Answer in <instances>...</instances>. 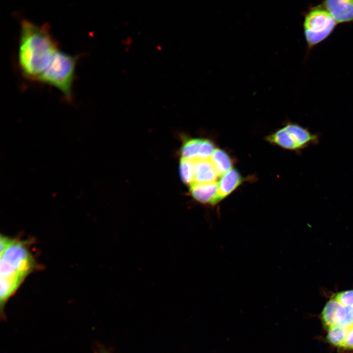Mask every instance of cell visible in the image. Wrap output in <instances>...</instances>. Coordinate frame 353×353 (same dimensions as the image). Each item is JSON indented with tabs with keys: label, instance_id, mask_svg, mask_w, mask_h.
I'll return each mask as SVG.
<instances>
[{
	"label": "cell",
	"instance_id": "obj_18",
	"mask_svg": "<svg viewBox=\"0 0 353 353\" xmlns=\"http://www.w3.org/2000/svg\"><path fill=\"white\" fill-rule=\"evenodd\" d=\"M96 353H109L105 349L101 347H98Z\"/></svg>",
	"mask_w": 353,
	"mask_h": 353
},
{
	"label": "cell",
	"instance_id": "obj_6",
	"mask_svg": "<svg viewBox=\"0 0 353 353\" xmlns=\"http://www.w3.org/2000/svg\"><path fill=\"white\" fill-rule=\"evenodd\" d=\"M214 150V144L208 139L190 138L183 143L180 154L181 158L192 160L208 159Z\"/></svg>",
	"mask_w": 353,
	"mask_h": 353
},
{
	"label": "cell",
	"instance_id": "obj_13",
	"mask_svg": "<svg viewBox=\"0 0 353 353\" xmlns=\"http://www.w3.org/2000/svg\"><path fill=\"white\" fill-rule=\"evenodd\" d=\"M328 329L327 335L328 341L335 346L342 347L348 333V328L334 325Z\"/></svg>",
	"mask_w": 353,
	"mask_h": 353
},
{
	"label": "cell",
	"instance_id": "obj_5",
	"mask_svg": "<svg viewBox=\"0 0 353 353\" xmlns=\"http://www.w3.org/2000/svg\"><path fill=\"white\" fill-rule=\"evenodd\" d=\"M267 139L285 149L297 151L316 144L319 141L317 134L295 123L287 124L269 136Z\"/></svg>",
	"mask_w": 353,
	"mask_h": 353
},
{
	"label": "cell",
	"instance_id": "obj_14",
	"mask_svg": "<svg viewBox=\"0 0 353 353\" xmlns=\"http://www.w3.org/2000/svg\"><path fill=\"white\" fill-rule=\"evenodd\" d=\"M179 174L181 180L190 186L195 182L194 160L181 158L179 163Z\"/></svg>",
	"mask_w": 353,
	"mask_h": 353
},
{
	"label": "cell",
	"instance_id": "obj_16",
	"mask_svg": "<svg viewBox=\"0 0 353 353\" xmlns=\"http://www.w3.org/2000/svg\"><path fill=\"white\" fill-rule=\"evenodd\" d=\"M344 306H353V290L339 292L333 297Z\"/></svg>",
	"mask_w": 353,
	"mask_h": 353
},
{
	"label": "cell",
	"instance_id": "obj_15",
	"mask_svg": "<svg viewBox=\"0 0 353 353\" xmlns=\"http://www.w3.org/2000/svg\"><path fill=\"white\" fill-rule=\"evenodd\" d=\"M335 324L349 328L353 326V306L338 307L335 316Z\"/></svg>",
	"mask_w": 353,
	"mask_h": 353
},
{
	"label": "cell",
	"instance_id": "obj_2",
	"mask_svg": "<svg viewBox=\"0 0 353 353\" xmlns=\"http://www.w3.org/2000/svg\"><path fill=\"white\" fill-rule=\"evenodd\" d=\"M35 260L23 241L13 239L0 253V311L5 319L4 308L27 276L35 269Z\"/></svg>",
	"mask_w": 353,
	"mask_h": 353
},
{
	"label": "cell",
	"instance_id": "obj_4",
	"mask_svg": "<svg viewBox=\"0 0 353 353\" xmlns=\"http://www.w3.org/2000/svg\"><path fill=\"white\" fill-rule=\"evenodd\" d=\"M337 24L330 14L321 4L308 7L304 13L303 23L307 51L309 52L328 38Z\"/></svg>",
	"mask_w": 353,
	"mask_h": 353
},
{
	"label": "cell",
	"instance_id": "obj_1",
	"mask_svg": "<svg viewBox=\"0 0 353 353\" xmlns=\"http://www.w3.org/2000/svg\"><path fill=\"white\" fill-rule=\"evenodd\" d=\"M59 50L47 25L39 26L27 20L22 21L18 60L26 77L37 81Z\"/></svg>",
	"mask_w": 353,
	"mask_h": 353
},
{
	"label": "cell",
	"instance_id": "obj_7",
	"mask_svg": "<svg viewBox=\"0 0 353 353\" xmlns=\"http://www.w3.org/2000/svg\"><path fill=\"white\" fill-rule=\"evenodd\" d=\"M321 4L337 24L353 23V0H328Z\"/></svg>",
	"mask_w": 353,
	"mask_h": 353
},
{
	"label": "cell",
	"instance_id": "obj_10",
	"mask_svg": "<svg viewBox=\"0 0 353 353\" xmlns=\"http://www.w3.org/2000/svg\"><path fill=\"white\" fill-rule=\"evenodd\" d=\"M194 171L196 183L215 182L219 176L209 159L194 160Z\"/></svg>",
	"mask_w": 353,
	"mask_h": 353
},
{
	"label": "cell",
	"instance_id": "obj_8",
	"mask_svg": "<svg viewBox=\"0 0 353 353\" xmlns=\"http://www.w3.org/2000/svg\"><path fill=\"white\" fill-rule=\"evenodd\" d=\"M243 181L239 172L235 169L222 175L218 183V190L214 205L217 204L231 193Z\"/></svg>",
	"mask_w": 353,
	"mask_h": 353
},
{
	"label": "cell",
	"instance_id": "obj_3",
	"mask_svg": "<svg viewBox=\"0 0 353 353\" xmlns=\"http://www.w3.org/2000/svg\"><path fill=\"white\" fill-rule=\"evenodd\" d=\"M77 57L60 50L37 81L48 84L59 89L66 100L72 99V84Z\"/></svg>",
	"mask_w": 353,
	"mask_h": 353
},
{
	"label": "cell",
	"instance_id": "obj_9",
	"mask_svg": "<svg viewBox=\"0 0 353 353\" xmlns=\"http://www.w3.org/2000/svg\"><path fill=\"white\" fill-rule=\"evenodd\" d=\"M218 183L195 182L189 186V192L193 198L202 204L214 205L217 193Z\"/></svg>",
	"mask_w": 353,
	"mask_h": 353
},
{
	"label": "cell",
	"instance_id": "obj_17",
	"mask_svg": "<svg viewBox=\"0 0 353 353\" xmlns=\"http://www.w3.org/2000/svg\"><path fill=\"white\" fill-rule=\"evenodd\" d=\"M342 348L345 349L353 350V326L348 328V333Z\"/></svg>",
	"mask_w": 353,
	"mask_h": 353
},
{
	"label": "cell",
	"instance_id": "obj_12",
	"mask_svg": "<svg viewBox=\"0 0 353 353\" xmlns=\"http://www.w3.org/2000/svg\"><path fill=\"white\" fill-rule=\"evenodd\" d=\"M340 304L333 298H332L326 304L322 312V321L324 326L328 328L335 324V316L337 309Z\"/></svg>",
	"mask_w": 353,
	"mask_h": 353
},
{
	"label": "cell",
	"instance_id": "obj_11",
	"mask_svg": "<svg viewBox=\"0 0 353 353\" xmlns=\"http://www.w3.org/2000/svg\"><path fill=\"white\" fill-rule=\"evenodd\" d=\"M209 159L212 163L219 176H222L231 169L232 161L224 151L215 149Z\"/></svg>",
	"mask_w": 353,
	"mask_h": 353
}]
</instances>
